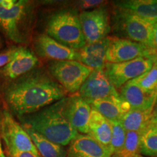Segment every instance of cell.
Instances as JSON below:
<instances>
[{"mask_svg":"<svg viewBox=\"0 0 157 157\" xmlns=\"http://www.w3.org/2000/svg\"><path fill=\"white\" fill-rule=\"evenodd\" d=\"M65 90L42 71H31L13 80L4 90V97L17 117L34 113L67 97Z\"/></svg>","mask_w":157,"mask_h":157,"instance_id":"obj_1","label":"cell"},{"mask_svg":"<svg viewBox=\"0 0 157 157\" xmlns=\"http://www.w3.org/2000/svg\"><path fill=\"white\" fill-rule=\"evenodd\" d=\"M66 100L67 97L18 119L22 125L29 127L49 140L62 146H68L79 133L66 116Z\"/></svg>","mask_w":157,"mask_h":157,"instance_id":"obj_2","label":"cell"},{"mask_svg":"<svg viewBox=\"0 0 157 157\" xmlns=\"http://www.w3.org/2000/svg\"><path fill=\"white\" fill-rule=\"evenodd\" d=\"M47 34L74 50L86 44L78 14L74 10H63L52 15L47 25Z\"/></svg>","mask_w":157,"mask_h":157,"instance_id":"obj_3","label":"cell"},{"mask_svg":"<svg viewBox=\"0 0 157 157\" xmlns=\"http://www.w3.org/2000/svg\"><path fill=\"white\" fill-rule=\"evenodd\" d=\"M154 22L113 7L111 29L116 37L126 39L151 48ZM153 49V48H152Z\"/></svg>","mask_w":157,"mask_h":157,"instance_id":"obj_4","label":"cell"},{"mask_svg":"<svg viewBox=\"0 0 157 157\" xmlns=\"http://www.w3.org/2000/svg\"><path fill=\"white\" fill-rule=\"evenodd\" d=\"M93 69L77 60L52 61L49 71L67 94L77 93Z\"/></svg>","mask_w":157,"mask_h":157,"instance_id":"obj_5","label":"cell"},{"mask_svg":"<svg viewBox=\"0 0 157 157\" xmlns=\"http://www.w3.org/2000/svg\"><path fill=\"white\" fill-rule=\"evenodd\" d=\"M0 134L6 152L28 151L39 154L28 132L9 111H4L0 122Z\"/></svg>","mask_w":157,"mask_h":157,"instance_id":"obj_6","label":"cell"},{"mask_svg":"<svg viewBox=\"0 0 157 157\" xmlns=\"http://www.w3.org/2000/svg\"><path fill=\"white\" fill-rule=\"evenodd\" d=\"M151 56L140 57L130 61L109 63H106L103 70L111 84L117 90L129 81L143 75L152 68Z\"/></svg>","mask_w":157,"mask_h":157,"instance_id":"obj_7","label":"cell"},{"mask_svg":"<svg viewBox=\"0 0 157 157\" xmlns=\"http://www.w3.org/2000/svg\"><path fill=\"white\" fill-rule=\"evenodd\" d=\"M86 44L99 42L111 31V15L105 6L78 14Z\"/></svg>","mask_w":157,"mask_h":157,"instance_id":"obj_8","label":"cell"},{"mask_svg":"<svg viewBox=\"0 0 157 157\" xmlns=\"http://www.w3.org/2000/svg\"><path fill=\"white\" fill-rule=\"evenodd\" d=\"M156 53L154 49L146 45L129 39L111 36L106 52V63H119L140 57H150Z\"/></svg>","mask_w":157,"mask_h":157,"instance_id":"obj_9","label":"cell"},{"mask_svg":"<svg viewBox=\"0 0 157 157\" xmlns=\"http://www.w3.org/2000/svg\"><path fill=\"white\" fill-rule=\"evenodd\" d=\"M76 94L87 102L120 96L103 68L93 70Z\"/></svg>","mask_w":157,"mask_h":157,"instance_id":"obj_10","label":"cell"},{"mask_svg":"<svg viewBox=\"0 0 157 157\" xmlns=\"http://www.w3.org/2000/svg\"><path fill=\"white\" fill-rule=\"evenodd\" d=\"M27 2L17 1L10 10H6L0 6V25L6 35L13 42L21 43L23 36L21 32V25L26 14Z\"/></svg>","mask_w":157,"mask_h":157,"instance_id":"obj_11","label":"cell"},{"mask_svg":"<svg viewBox=\"0 0 157 157\" xmlns=\"http://www.w3.org/2000/svg\"><path fill=\"white\" fill-rule=\"evenodd\" d=\"M91 111L90 104L78 94L76 93L67 97L66 116L74 128L79 134L87 135L88 122Z\"/></svg>","mask_w":157,"mask_h":157,"instance_id":"obj_12","label":"cell"},{"mask_svg":"<svg viewBox=\"0 0 157 157\" xmlns=\"http://www.w3.org/2000/svg\"><path fill=\"white\" fill-rule=\"evenodd\" d=\"M35 48L39 56L52 61L77 60V50L60 44L48 34H41L37 37Z\"/></svg>","mask_w":157,"mask_h":157,"instance_id":"obj_13","label":"cell"},{"mask_svg":"<svg viewBox=\"0 0 157 157\" xmlns=\"http://www.w3.org/2000/svg\"><path fill=\"white\" fill-rule=\"evenodd\" d=\"M121 98L129 104L131 109L146 110L155 107L157 93H148L132 81H129L119 90Z\"/></svg>","mask_w":157,"mask_h":157,"instance_id":"obj_14","label":"cell"},{"mask_svg":"<svg viewBox=\"0 0 157 157\" xmlns=\"http://www.w3.org/2000/svg\"><path fill=\"white\" fill-rule=\"evenodd\" d=\"M66 157H111V152L88 135L78 134L71 142Z\"/></svg>","mask_w":157,"mask_h":157,"instance_id":"obj_15","label":"cell"},{"mask_svg":"<svg viewBox=\"0 0 157 157\" xmlns=\"http://www.w3.org/2000/svg\"><path fill=\"white\" fill-rule=\"evenodd\" d=\"M37 63L38 58L31 50L19 48L15 58L1 68L0 73L9 79L15 80L31 71Z\"/></svg>","mask_w":157,"mask_h":157,"instance_id":"obj_16","label":"cell"},{"mask_svg":"<svg viewBox=\"0 0 157 157\" xmlns=\"http://www.w3.org/2000/svg\"><path fill=\"white\" fill-rule=\"evenodd\" d=\"M111 36L99 42L86 44L77 50V61L92 69L103 68L106 63V52Z\"/></svg>","mask_w":157,"mask_h":157,"instance_id":"obj_17","label":"cell"},{"mask_svg":"<svg viewBox=\"0 0 157 157\" xmlns=\"http://www.w3.org/2000/svg\"><path fill=\"white\" fill-rule=\"evenodd\" d=\"M91 108L99 112L108 120L120 121L130 110L129 104L119 97H111L88 102Z\"/></svg>","mask_w":157,"mask_h":157,"instance_id":"obj_18","label":"cell"},{"mask_svg":"<svg viewBox=\"0 0 157 157\" xmlns=\"http://www.w3.org/2000/svg\"><path fill=\"white\" fill-rule=\"evenodd\" d=\"M87 135L110 150L112 128L109 120L92 109L88 122Z\"/></svg>","mask_w":157,"mask_h":157,"instance_id":"obj_19","label":"cell"},{"mask_svg":"<svg viewBox=\"0 0 157 157\" xmlns=\"http://www.w3.org/2000/svg\"><path fill=\"white\" fill-rule=\"evenodd\" d=\"M113 7L123 10L151 22H157V0H125L113 3Z\"/></svg>","mask_w":157,"mask_h":157,"instance_id":"obj_20","label":"cell"},{"mask_svg":"<svg viewBox=\"0 0 157 157\" xmlns=\"http://www.w3.org/2000/svg\"><path fill=\"white\" fill-rule=\"evenodd\" d=\"M154 108L146 110H129L120 121L126 132H142L144 130L154 117Z\"/></svg>","mask_w":157,"mask_h":157,"instance_id":"obj_21","label":"cell"},{"mask_svg":"<svg viewBox=\"0 0 157 157\" xmlns=\"http://www.w3.org/2000/svg\"><path fill=\"white\" fill-rule=\"evenodd\" d=\"M31 140L36 147L37 151L42 157H66L67 151L63 146L49 140L46 137L35 132L28 126L23 125Z\"/></svg>","mask_w":157,"mask_h":157,"instance_id":"obj_22","label":"cell"},{"mask_svg":"<svg viewBox=\"0 0 157 157\" xmlns=\"http://www.w3.org/2000/svg\"><path fill=\"white\" fill-rule=\"evenodd\" d=\"M140 154L146 157H157V129L150 124L141 133Z\"/></svg>","mask_w":157,"mask_h":157,"instance_id":"obj_23","label":"cell"},{"mask_svg":"<svg viewBox=\"0 0 157 157\" xmlns=\"http://www.w3.org/2000/svg\"><path fill=\"white\" fill-rule=\"evenodd\" d=\"M142 132H127L123 148L111 157H135L140 154V140Z\"/></svg>","mask_w":157,"mask_h":157,"instance_id":"obj_24","label":"cell"},{"mask_svg":"<svg viewBox=\"0 0 157 157\" xmlns=\"http://www.w3.org/2000/svg\"><path fill=\"white\" fill-rule=\"evenodd\" d=\"M132 81L145 91L157 93V63L154 61V65L150 70Z\"/></svg>","mask_w":157,"mask_h":157,"instance_id":"obj_25","label":"cell"},{"mask_svg":"<svg viewBox=\"0 0 157 157\" xmlns=\"http://www.w3.org/2000/svg\"><path fill=\"white\" fill-rule=\"evenodd\" d=\"M109 121L112 128V135L110 146V152L111 156L112 154L119 152L123 148L126 139L127 132L120 121Z\"/></svg>","mask_w":157,"mask_h":157,"instance_id":"obj_26","label":"cell"},{"mask_svg":"<svg viewBox=\"0 0 157 157\" xmlns=\"http://www.w3.org/2000/svg\"><path fill=\"white\" fill-rule=\"evenodd\" d=\"M106 2L103 0H84V1L78 2V5L80 9L84 11H87L88 10H94L98 7H101L105 6Z\"/></svg>","mask_w":157,"mask_h":157,"instance_id":"obj_27","label":"cell"},{"mask_svg":"<svg viewBox=\"0 0 157 157\" xmlns=\"http://www.w3.org/2000/svg\"><path fill=\"white\" fill-rule=\"evenodd\" d=\"M19 48H13L0 53V68L7 65L16 56Z\"/></svg>","mask_w":157,"mask_h":157,"instance_id":"obj_28","label":"cell"},{"mask_svg":"<svg viewBox=\"0 0 157 157\" xmlns=\"http://www.w3.org/2000/svg\"><path fill=\"white\" fill-rule=\"evenodd\" d=\"M10 155L12 157H42L39 154H36L34 153L28 151H13L10 153H7Z\"/></svg>","mask_w":157,"mask_h":157,"instance_id":"obj_29","label":"cell"},{"mask_svg":"<svg viewBox=\"0 0 157 157\" xmlns=\"http://www.w3.org/2000/svg\"><path fill=\"white\" fill-rule=\"evenodd\" d=\"M151 48L157 52V22L154 23L151 36Z\"/></svg>","mask_w":157,"mask_h":157,"instance_id":"obj_30","label":"cell"},{"mask_svg":"<svg viewBox=\"0 0 157 157\" xmlns=\"http://www.w3.org/2000/svg\"><path fill=\"white\" fill-rule=\"evenodd\" d=\"M16 0H2L0 6L6 10H10L12 7H14V5L16 4Z\"/></svg>","mask_w":157,"mask_h":157,"instance_id":"obj_31","label":"cell"},{"mask_svg":"<svg viewBox=\"0 0 157 157\" xmlns=\"http://www.w3.org/2000/svg\"><path fill=\"white\" fill-rule=\"evenodd\" d=\"M0 157H6V155L3 151L2 144V137L0 134Z\"/></svg>","mask_w":157,"mask_h":157,"instance_id":"obj_32","label":"cell"},{"mask_svg":"<svg viewBox=\"0 0 157 157\" xmlns=\"http://www.w3.org/2000/svg\"><path fill=\"white\" fill-rule=\"evenodd\" d=\"M150 123H157V114H154Z\"/></svg>","mask_w":157,"mask_h":157,"instance_id":"obj_33","label":"cell"},{"mask_svg":"<svg viewBox=\"0 0 157 157\" xmlns=\"http://www.w3.org/2000/svg\"><path fill=\"white\" fill-rule=\"evenodd\" d=\"M151 58H153V60H154V62H156L157 63V53L154 55V56H152Z\"/></svg>","mask_w":157,"mask_h":157,"instance_id":"obj_34","label":"cell"},{"mask_svg":"<svg viewBox=\"0 0 157 157\" xmlns=\"http://www.w3.org/2000/svg\"><path fill=\"white\" fill-rule=\"evenodd\" d=\"M154 114H157V102L156 103V105H155L154 108Z\"/></svg>","mask_w":157,"mask_h":157,"instance_id":"obj_35","label":"cell"},{"mask_svg":"<svg viewBox=\"0 0 157 157\" xmlns=\"http://www.w3.org/2000/svg\"><path fill=\"white\" fill-rule=\"evenodd\" d=\"M149 124L151 125L152 127H155V128L157 129V123H150Z\"/></svg>","mask_w":157,"mask_h":157,"instance_id":"obj_36","label":"cell"},{"mask_svg":"<svg viewBox=\"0 0 157 157\" xmlns=\"http://www.w3.org/2000/svg\"><path fill=\"white\" fill-rule=\"evenodd\" d=\"M135 157H146V156H142V155L138 154V155H137V156H135Z\"/></svg>","mask_w":157,"mask_h":157,"instance_id":"obj_37","label":"cell"},{"mask_svg":"<svg viewBox=\"0 0 157 157\" xmlns=\"http://www.w3.org/2000/svg\"><path fill=\"white\" fill-rule=\"evenodd\" d=\"M6 157H12V156L8 154H6Z\"/></svg>","mask_w":157,"mask_h":157,"instance_id":"obj_38","label":"cell"},{"mask_svg":"<svg viewBox=\"0 0 157 157\" xmlns=\"http://www.w3.org/2000/svg\"><path fill=\"white\" fill-rule=\"evenodd\" d=\"M2 0H0V5L2 4Z\"/></svg>","mask_w":157,"mask_h":157,"instance_id":"obj_39","label":"cell"}]
</instances>
